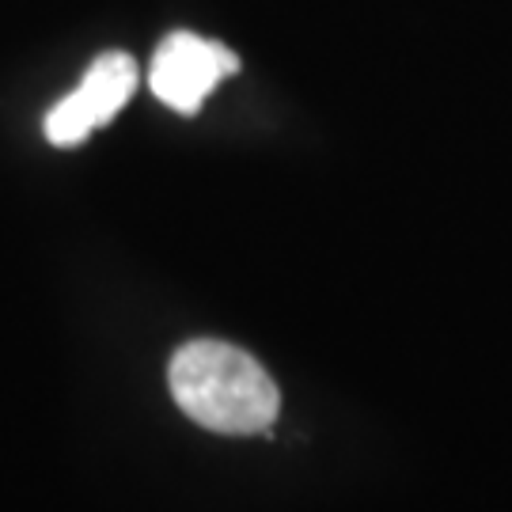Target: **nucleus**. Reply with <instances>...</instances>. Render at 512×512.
<instances>
[{"instance_id":"f03ea898","label":"nucleus","mask_w":512,"mask_h":512,"mask_svg":"<svg viewBox=\"0 0 512 512\" xmlns=\"http://www.w3.org/2000/svg\"><path fill=\"white\" fill-rule=\"evenodd\" d=\"M137 88V61L122 50L99 54L88 65L84 80L76 84L61 103L46 114V141L50 145H80L92 129L107 126L110 118L129 103V95Z\"/></svg>"},{"instance_id":"7ed1b4c3","label":"nucleus","mask_w":512,"mask_h":512,"mask_svg":"<svg viewBox=\"0 0 512 512\" xmlns=\"http://www.w3.org/2000/svg\"><path fill=\"white\" fill-rule=\"evenodd\" d=\"M239 69V57L213 38L175 31L160 42L152 61V92L164 107L179 114H198L202 99L217 88L224 76Z\"/></svg>"},{"instance_id":"f257e3e1","label":"nucleus","mask_w":512,"mask_h":512,"mask_svg":"<svg viewBox=\"0 0 512 512\" xmlns=\"http://www.w3.org/2000/svg\"><path fill=\"white\" fill-rule=\"evenodd\" d=\"M167 384L186 418L224 437L266 433L281 410L270 372L251 353L217 338L186 342L171 357Z\"/></svg>"}]
</instances>
